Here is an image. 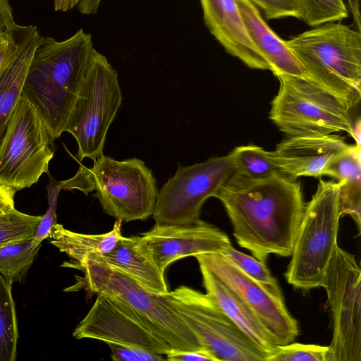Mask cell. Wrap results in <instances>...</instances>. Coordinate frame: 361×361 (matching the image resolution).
<instances>
[{
    "mask_svg": "<svg viewBox=\"0 0 361 361\" xmlns=\"http://www.w3.org/2000/svg\"><path fill=\"white\" fill-rule=\"evenodd\" d=\"M250 39L274 75L307 76L285 41L264 20L257 7L248 0H235Z\"/></svg>",
    "mask_w": 361,
    "mask_h": 361,
    "instance_id": "20",
    "label": "cell"
},
{
    "mask_svg": "<svg viewBox=\"0 0 361 361\" xmlns=\"http://www.w3.org/2000/svg\"><path fill=\"white\" fill-rule=\"evenodd\" d=\"M279 88L271 102L269 118L287 137L345 132L353 137L350 101L307 76L279 75Z\"/></svg>",
    "mask_w": 361,
    "mask_h": 361,
    "instance_id": "5",
    "label": "cell"
},
{
    "mask_svg": "<svg viewBox=\"0 0 361 361\" xmlns=\"http://www.w3.org/2000/svg\"><path fill=\"white\" fill-rule=\"evenodd\" d=\"M348 145L335 134L287 137L271 155L279 172L287 176L320 178L326 165Z\"/></svg>",
    "mask_w": 361,
    "mask_h": 361,
    "instance_id": "16",
    "label": "cell"
},
{
    "mask_svg": "<svg viewBox=\"0 0 361 361\" xmlns=\"http://www.w3.org/2000/svg\"><path fill=\"white\" fill-rule=\"evenodd\" d=\"M140 236L163 273L176 260L189 256L220 253L232 245L224 232L202 220L185 225L155 224L149 231L140 233Z\"/></svg>",
    "mask_w": 361,
    "mask_h": 361,
    "instance_id": "14",
    "label": "cell"
},
{
    "mask_svg": "<svg viewBox=\"0 0 361 361\" xmlns=\"http://www.w3.org/2000/svg\"><path fill=\"white\" fill-rule=\"evenodd\" d=\"M42 216L27 214L14 209L0 216V247L32 239Z\"/></svg>",
    "mask_w": 361,
    "mask_h": 361,
    "instance_id": "29",
    "label": "cell"
},
{
    "mask_svg": "<svg viewBox=\"0 0 361 361\" xmlns=\"http://www.w3.org/2000/svg\"><path fill=\"white\" fill-rule=\"evenodd\" d=\"M111 350V356L115 361H160L166 360L163 354L140 348L107 344Z\"/></svg>",
    "mask_w": 361,
    "mask_h": 361,
    "instance_id": "33",
    "label": "cell"
},
{
    "mask_svg": "<svg viewBox=\"0 0 361 361\" xmlns=\"http://www.w3.org/2000/svg\"><path fill=\"white\" fill-rule=\"evenodd\" d=\"M18 337L12 283L0 273V361L16 360Z\"/></svg>",
    "mask_w": 361,
    "mask_h": 361,
    "instance_id": "24",
    "label": "cell"
},
{
    "mask_svg": "<svg viewBox=\"0 0 361 361\" xmlns=\"http://www.w3.org/2000/svg\"><path fill=\"white\" fill-rule=\"evenodd\" d=\"M199 266L206 293L266 356V359L272 355L278 345L250 308L209 269L202 264H199Z\"/></svg>",
    "mask_w": 361,
    "mask_h": 361,
    "instance_id": "19",
    "label": "cell"
},
{
    "mask_svg": "<svg viewBox=\"0 0 361 361\" xmlns=\"http://www.w3.org/2000/svg\"><path fill=\"white\" fill-rule=\"evenodd\" d=\"M259 6L267 19L297 18L294 0H248Z\"/></svg>",
    "mask_w": 361,
    "mask_h": 361,
    "instance_id": "34",
    "label": "cell"
},
{
    "mask_svg": "<svg viewBox=\"0 0 361 361\" xmlns=\"http://www.w3.org/2000/svg\"><path fill=\"white\" fill-rule=\"evenodd\" d=\"M88 260L102 262L122 271L150 293L169 292L164 273L156 264L140 235L122 236L111 251L91 255L85 262Z\"/></svg>",
    "mask_w": 361,
    "mask_h": 361,
    "instance_id": "18",
    "label": "cell"
},
{
    "mask_svg": "<svg viewBox=\"0 0 361 361\" xmlns=\"http://www.w3.org/2000/svg\"><path fill=\"white\" fill-rule=\"evenodd\" d=\"M166 360L171 361H218L217 358L206 349L190 351L171 349L166 354Z\"/></svg>",
    "mask_w": 361,
    "mask_h": 361,
    "instance_id": "36",
    "label": "cell"
},
{
    "mask_svg": "<svg viewBox=\"0 0 361 361\" xmlns=\"http://www.w3.org/2000/svg\"><path fill=\"white\" fill-rule=\"evenodd\" d=\"M233 173L230 153L179 166L158 192L152 214L155 224L185 225L200 222L204 202L214 197Z\"/></svg>",
    "mask_w": 361,
    "mask_h": 361,
    "instance_id": "12",
    "label": "cell"
},
{
    "mask_svg": "<svg viewBox=\"0 0 361 361\" xmlns=\"http://www.w3.org/2000/svg\"><path fill=\"white\" fill-rule=\"evenodd\" d=\"M353 16L354 26L356 30L361 32L360 0H347Z\"/></svg>",
    "mask_w": 361,
    "mask_h": 361,
    "instance_id": "40",
    "label": "cell"
},
{
    "mask_svg": "<svg viewBox=\"0 0 361 361\" xmlns=\"http://www.w3.org/2000/svg\"><path fill=\"white\" fill-rule=\"evenodd\" d=\"M96 49L82 28L63 41L42 37L34 53L22 90L37 111L53 140L65 132Z\"/></svg>",
    "mask_w": 361,
    "mask_h": 361,
    "instance_id": "2",
    "label": "cell"
},
{
    "mask_svg": "<svg viewBox=\"0 0 361 361\" xmlns=\"http://www.w3.org/2000/svg\"><path fill=\"white\" fill-rule=\"evenodd\" d=\"M121 103L117 72L96 50L65 128L77 142L79 161H94L104 154L106 133Z\"/></svg>",
    "mask_w": 361,
    "mask_h": 361,
    "instance_id": "7",
    "label": "cell"
},
{
    "mask_svg": "<svg viewBox=\"0 0 361 361\" xmlns=\"http://www.w3.org/2000/svg\"><path fill=\"white\" fill-rule=\"evenodd\" d=\"M245 274L262 285L279 300H284L281 290L266 263L235 249L232 245L220 252Z\"/></svg>",
    "mask_w": 361,
    "mask_h": 361,
    "instance_id": "28",
    "label": "cell"
},
{
    "mask_svg": "<svg viewBox=\"0 0 361 361\" xmlns=\"http://www.w3.org/2000/svg\"><path fill=\"white\" fill-rule=\"evenodd\" d=\"M322 287L333 321L331 361L361 360V269L354 255L336 247Z\"/></svg>",
    "mask_w": 361,
    "mask_h": 361,
    "instance_id": "10",
    "label": "cell"
},
{
    "mask_svg": "<svg viewBox=\"0 0 361 361\" xmlns=\"http://www.w3.org/2000/svg\"><path fill=\"white\" fill-rule=\"evenodd\" d=\"M14 23L12 8L8 0H0V32L6 30Z\"/></svg>",
    "mask_w": 361,
    "mask_h": 361,
    "instance_id": "38",
    "label": "cell"
},
{
    "mask_svg": "<svg viewBox=\"0 0 361 361\" xmlns=\"http://www.w3.org/2000/svg\"><path fill=\"white\" fill-rule=\"evenodd\" d=\"M297 18L310 27L340 21L348 17L343 0H294Z\"/></svg>",
    "mask_w": 361,
    "mask_h": 361,
    "instance_id": "27",
    "label": "cell"
},
{
    "mask_svg": "<svg viewBox=\"0 0 361 361\" xmlns=\"http://www.w3.org/2000/svg\"><path fill=\"white\" fill-rule=\"evenodd\" d=\"M16 192V190L0 183V216L9 214L15 209Z\"/></svg>",
    "mask_w": 361,
    "mask_h": 361,
    "instance_id": "37",
    "label": "cell"
},
{
    "mask_svg": "<svg viewBox=\"0 0 361 361\" xmlns=\"http://www.w3.org/2000/svg\"><path fill=\"white\" fill-rule=\"evenodd\" d=\"M102 0H80L78 4L79 12L83 15H92L97 12Z\"/></svg>",
    "mask_w": 361,
    "mask_h": 361,
    "instance_id": "39",
    "label": "cell"
},
{
    "mask_svg": "<svg viewBox=\"0 0 361 361\" xmlns=\"http://www.w3.org/2000/svg\"><path fill=\"white\" fill-rule=\"evenodd\" d=\"M88 169L94 196L106 214L126 222L152 216L159 190L144 161H118L102 154Z\"/></svg>",
    "mask_w": 361,
    "mask_h": 361,
    "instance_id": "9",
    "label": "cell"
},
{
    "mask_svg": "<svg viewBox=\"0 0 361 361\" xmlns=\"http://www.w3.org/2000/svg\"><path fill=\"white\" fill-rule=\"evenodd\" d=\"M230 154L235 174L251 178H262L280 173L273 161L271 152L259 146L250 145L236 147Z\"/></svg>",
    "mask_w": 361,
    "mask_h": 361,
    "instance_id": "26",
    "label": "cell"
},
{
    "mask_svg": "<svg viewBox=\"0 0 361 361\" xmlns=\"http://www.w3.org/2000/svg\"><path fill=\"white\" fill-rule=\"evenodd\" d=\"M266 361H331L328 346L290 343L277 345Z\"/></svg>",
    "mask_w": 361,
    "mask_h": 361,
    "instance_id": "30",
    "label": "cell"
},
{
    "mask_svg": "<svg viewBox=\"0 0 361 361\" xmlns=\"http://www.w3.org/2000/svg\"><path fill=\"white\" fill-rule=\"evenodd\" d=\"M73 336L99 340L106 344L140 347L165 355L171 350L101 294H97L92 307L74 329Z\"/></svg>",
    "mask_w": 361,
    "mask_h": 361,
    "instance_id": "15",
    "label": "cell"
},
{
    "mask_svg": "<svg viewBox=\"0 0 361 361\" xmlns=\"http://www.w3.org/2000/svg\"><path fill=\"white\" fill-rule=\"evenodd\" d=\"M238 244L265 262L291 255L306 204L301 184L283 173L251 178L233 173L215 194Z\"/></svg>",
    "mask_w": 361,
    "mask_h": 361,
    "instance_id": "1",
    "label": "cell"
},
{
    "mask_svg": "<svg viewBox=\"0 0 361 361\" xmlns=\"http://www.w3.org/2000/svg\"><path fill=\"white\" fill-rule=\"evenodd\" d=\"M341 184L319 179L306 205L284 276L294 288L322 287L339 231Z\"/></svg>",
    "mask_w": 361,
    "mask_h": 361,
    "instance_id": "6",
    "label": "cell"
},
{
    "mask_svg": "<svg viewBox=\"0 0 361 361\" xmlns=\"http://www.w3.org/2000/svg\"><path fill=\"white\" fill-rule=\"evenodd\" d=\"M62 190H78L85 195L94 190L91 174L88 168L81 165L75 175L67 180L59 181Z\"/></svg>",
    "mask_w": 361,
    "mask_h": 361,
    "instance_id": "35",
    "label": "cell"
},
{
    "mask_svg": "<svg viewBox=\"0 0 361 361\" xmlns=\"http://www.w3.org/2000/svg\"><path fill=\"white\" fill-rule=\"evenodd\" d=\"M250 308L278 345L292 343L299 334L297 320L279 300L221 253L195 256Z\"/></svg>",
    "mask_w": 361,
    "mask_h": 361,
    "instance_id": "13",
    "label": "cell"
},
{
    "mask_svg": "<svg viewBox=\"0 0 361 361\" xmlns=\"http://www.w3.org/2000/svg\"><path fill=\"white\" fill-rule=\"evenodd\" d=\"M37 29L34 25L23 26L14 23L0 32V71L12 61L22 44Z\"/></svg>",
    "mask_w": 361,
    "mask_h": 361,
    "instance_id": "31",
    "label": "cell"
},
{
    "mask_svg": "<svg viewBox=\"0 0 361 361\" xmlns=\"http://www.w3.org/2000/svg\"><path fill=\"white\" fill-rule=\"evenodd\" d=\"M361 147L348 145L326 165L322 176L340 183V212L349 215L361 231Z\"/></svg>",
    "mask_w": 361,
    "mask_h": 361,
    "instance_id": "21",
    "label": "cell"
},
{
    "mask_svg": "<svg viewBox=\"0 0 361 361\" xmlns=\"http://www.w3.org/2000/svg\"><path fill=\"white\" fill-rule=\"evenodd\" d=\"M40 39L37 29L22 44L12 61L0 71V144L22 96L23 84Z\"/></svg>",
    "mask_w": 361,
    "mask_h": 361,
    "instance_id": "23",
    "label": "cell"
},
{
    "mask_svg": "<svg viewBox=\"0 0 361 361\" xmlns=\"http://www.w3.org/2000/svg\"><path fill=\"white\" fill-rule=\"evenodd\" d=\"M49 183L46 187L47 191L48 208L45 214L38 223L33 240L36 243H41L44 239L49 237L53 226L56 224V208L59 193L62 190L59 182L54 179L47 173Z\"/></svg>",
    "mask_w": 361,
    "mask_h": 361,
    "instance_id": "32",
    "label": "cell"
},
{
    "mask_svg": "<svg viewBox=\"0 0 361 361\" xmlns=\"http://www.w3.org/2000/svg\"><path fill=\"white\" fill-rule=\"evenodd\" d=\"M284 41L307 77L354 106L360 102L361 32L331 22Z\"/></svg>",
    "mask_w": 361,
    "mask_h": 361,
    "instance_id": "4",
    "label": "cell"
},
{
    "mask_svg": "<svg viewBox=\"0 0 361 361\" xmlns=\"http://www.w3.org/2000/svg\"><path fill=\"white\" fill-rule=\"evenodd\" d=\"M169 294L202 348L218 361H266V356L207 293L180 286Z\"/></svg>",
    "mask_w": 361,
    "mask_h": 361,
    "instance_id": "11",
    "label": "cell"
},
{
    "mask_svg": "<svg viewBox=\"0 0 361 361\" xmlns=\"http://www.w3.org/2000/svg\"><path fill=\"white\" fill-rule=\"evenodd\" d=\"M78 269L83 276H75V283L65 291L83 289L104 295L172 350L204 349L182 319L169 291L150 293L127 274L102 262L88 260Z\"/></svg>",
    "mask_w": 361,
    "mask_h": 361,
    "instance_id": "3",
    "label": "cell"
},
{
    "mask_svg": "<svg viewBox=\"0 0 361 361\" xmlns=\"http://www.w3.org/2000/svg\"><path fill=\"white\" fill-rule=\"evenodd\" d=\"M210 33L225 51L252 69L269 70L250 39L235 0H200Z\"/></svg>",
    "mask_w": 361,
    "mask_h": 361,
    "instance_id": "17",
    "label": "cell"
},
{
    "mask_svg": "<svg viewBox=\"0 0 361 361\" xmlns=\"http://www.w3.org/2000/svg\"><path fill=\"white\" fill-rule=\"evenodd\" d=\"M122 222L121 220H116L112 230L102 234L80 233L56 224L48 238L51 245L71 259L70 262L63 263L61 267L78 269L90 255L106 253L116 246L123 236Z\"/></svg>",
    "mask_w": 361,
    "mask_h": 361,
    "instance_id": "22",
    "label": "cell"
},
{
    "mask_svg": "<svg viewBox=\"0 0 361 361\" xmlns=\"http://www.w3.org/2000/svg\"><path fill=\"white\" fill-rule=\"evenodd\" d=\"M41 243L33 238L8 244L0 247V273L11 282L24 281L39 250Z\"/></svg>",
    "mask_w": 361,
    "mask_h": 361,
    "instance_id": "25",
    "label": "cell"
},
{
    "mask_svg": "<svg viewBox=\"0 0 361 361\" xmlns=\"http://www.w3.org/2000/svg\"><path fill=\"white\" fill-rule=\"evenodd\" d=\"M54 140L34 106L21 96L0 144V183L16 191L49 171Z\"/></svg>",
    "mask_w": 361,
    "mask_h": 361,
    "instance_id": "8",
    "label": "cell"
}]
</instances>
